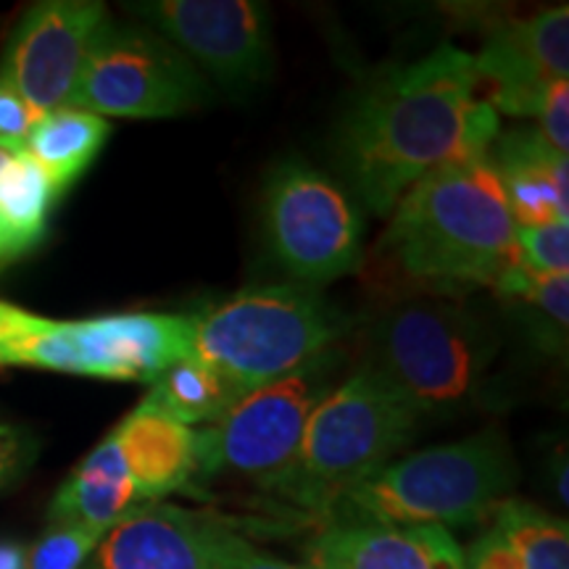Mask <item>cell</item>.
<instances>
[{"label":"cell","mask_w":569,"mask_h":569,"mask_svg":"<svg viewBox=\"0 0 569 569\" xmlns=\"http://www.w3.org/2000/svg\"><path fill=\"white\" fill-rule=\"evenodd\" d=\"M478 92L472 53L451 42L377 77L338 134L340 167L359 201L390 217L422 177L490 159L501 117Z\"/></svg>","instance_id":"obj_1"},{"label":"cell","mask_w":569,"mask_h":569,"mask_svg":"<svg viewBox=\"0 0 569 569\" xmlns=\"http://www.w3.org/2000/svg\"><path fill=\"white\" fill-rule=\"evenodd\" d=\"M522 256L493 161L451 163L427 174L390 211L375 264L401 296L457 298L493 288Z\"/></svg>","instance_id":"obj_2"},{"label":"cell","mask_w":569,"mask_h":569,"mask_svg":"<svg viewBox=\"0 0 569 569\" xmlns=\"http://www.w3.org/2000/svg\"><path fill=\"white\" fill-rule=\"evenodd\" d=\"M519 480L501 430L393 459L348 490L325 525H438L467 528L490 519Z\"/></svg>","instance_id":"obj_3"},{"label":"cell","mask_w":569,"mask_h":569,"mask_svg":"<svg viewBox=\"0 0 569 569\" xmlns=\"http://www.w3.org/2000/svg\"><path fill=\"white\" fill-rule=\"evenodd\" d=\"M417 425V411L380 375L356 367L311 411L293 459L267 493L327 519L348 490L393 461Z\"/></svg>","instance_id":"obj_4"},{"label":"cell","mask_w":569,"mask_h":569,"mask_svg":"<svg viewBox=\"0 0 569 569\" xmlns=\"http://www.w3.org/2000/svg\"><path fill=\"white\" fill-rule=\"evenodd\" d=\"M498 353L496 330L446 296H401L367 327L365 367L417 417L475 407Z\"/></svg>","instance_id":"obj_5"},{"label":"cell","mask_w":569,"mask_h":569,"mask_svg":"<svg viewBox=\"0 0 569 569\" xmlns=\"http://www.w3.org/2000/svg\"><path fill=\"white\" fill-rule=\"evenodd\" d=\"M348 319L309 284H261L193 315L190 359L243 393L336 351Z\"/></svg>","instance_id":"obj_6"},{"label":"cell","mask_w":569,"mask_h":569,"mask_svg":"<svg viewBox=\"0 0 569 569\" xmlns=\"http://www.w3.org/2000/svg\"><path fill=\"white\" fill-rule=\"evenodd\" d=\"M193 472L196 430L169 415L148 390L63 480L48 522L109 530L130 511L180 493Z\"/></svg>","instance_id":"obj_7"},{"label":"cell","mask_w":569,"mask_h":569,"mask_svg":"<svg viewBox=\"0 0 569 569\" xmlns=\"http://www.w3.org/2000/svg\"><path fill=\"white\" fill-rule=\"evenodd\" d=\"M338 372L340 356L330 351L298 372L240 396L224 417L196 430L190 482L240 478L267 490L293 459L311 411L340 382Z\"/></svg>","instance_id":"obj_8"},{"label":"cell","mask_w":569,"mask_h":569,"mask_svg":"<svg viewBox=\"0 0 569 569\" xmlns=\"http://www.w3.org/2000/svg\"><path fill=\"white\" fill-rule=\"evenodd\" d=\"M269 251L309 288L361 272L365 213L343 184L306 161H282L264 188Z\"/></svg>","instance_id":"obj_9"},{"label":"cell","mask_w":569,"mask_h":569,"mask_svg":"<svg viewBox=\"0 0 569 569\" xmlns=\"http://www.w3.org/2000/svg\"><path fill=\"white\" fill-rule=\"evenodd\" d=\"M193 315H113L53 322L38 336L0 346V367H32L98 380L153 382L188 359Z\"/></svg>","instance_id":"obj_10"},{"label":"cell","mask_w":569,"mask_h":569,"mask_svg":"<svg viewBox=\"0 0 569 569\" xmlns=\"http://www.w3.org/2000/svg\"><path fill=\"white\" fill-rule=\"evenodd\" d=\"M211 92L196 63L151 27L109 21L69 106L103 119H172L201 109Z\"/></svg>","instance_id":"obj_11"},{"label":"cell","mask_w":569,"mask_h":569,"mask_svg":"<svg viewBox=\"0 0 569 569\" xmlns=\"http://www.w3.org/2000/svg\"><path fill=\"white\" fill-rule=\"evenodd\" d=\"M132 13L227 92H248L272 71V17L256 0H148Z\"/></svg>","instance_id":"obj_12"},{"label":"cell","mask_w":569,"mask_h":569,"mask_svg":"<svg viewBox=\"0 0 569 569\" xmlns=\"http://www.w3.org/2000/svg\"><path fill=\"white\" fill-rule=\"evenodd\" d=\"M111 17L96 0H46L13 30L0 74L38 119L71 103L92 42Z\"/></svg>","instance_id":"obj_13"},{"label":"cell","mask_w":569,"mask_h":569,"mask_svg":"<svg viewBox=\"0 0 569 569\" xmlns=\"http://www.w3.org/2000/svg\"><path fill=\"white\" fill-rule=\"evenodd\" d=\"M486 101L509 117H536L551 84L569 71L567 6L507 19L490 27L480 53L472 56Z\"/></svg>","instance_id":"obj_14"},{"label":"cell","mask_w":569,"mask_h":569,"mask_svg":"<svg viewBox=\"0 0 569 569\" xmlns=\"http://www.w3.org/2000/svg\"><path fill=\"white\" fill-rule=\"evenodd\" d=\"M230 530L203 511L148 503L111 525L82 569H211Z\"/></svg>","instance_id":"obj_15"},{"label":"cell","mask_w":569,"mask_h":569,"mask_svg":"<svg viewBox=\"0 0 569 569\" xmlns=\"http://www.w3.org/2000/svg\"><path fill=\"white\" fill-rule=\"evenodd\" d=\"M306 569H465V549L438 525H325Z\"/></svg>","instance_id":"obj_16"},{"label":"cell","mask_w":569,"mask_h":569,"mask_svg":"<svg viewBox=\"0 0 569 569\" xmlns=\"http://www.w3.org/2000/svg\"><path fill=\"white\" fill-rule=\"evenodd\" d=\"M517 227L567 222L569 169L567 156L540 138L538 127H519L496 140L490 151Z\"/></svg>","instance_id":"obj_17"},{"label":"cell","mask_w":569,"mask_h":569,"mask_svg":"<svg viewBox=\"0 0 569 569\" xmlns=\"http://www.w3.org/2000/svg\"><path fill=\"white\" fill-rule=\"evenodd\" d=\"M465 569H569L567 519L507 498L465 551Z\"/></svg>","instance_id":"obj_18"},{"label":"cell","mask_w":569,"mask_h":569,"mask_svg":"<svg viewBox=\"0 0 569 569\" xmlns=\"http://www.w3.org/2000/svg\"><path fill=\"white\" fill-rule=\"evenodd\" d=\"M109 138V119L77 109V106H63L32 124L24 156L46 174L59 198L88 172Z\"/></svg>","instance_id":"obj_19"},{"label":"cell","mask_w":569,"mask_h":569,"mask_svg":"<svg viewBox=\"0 0 569 569\" xmlns=\"http://www.w3.org/2000/svg\"><path fill=\"white\" fill-rule=\"evenodd\" d=\"M151 393L167 407L169 415L196 430V425L206 427L224 417L243 396V390L188 356V359L174 361L153 382Z\"/></svg>","instance_id":"obj_20"},{"label":"cell","mask_w":569,"mask_h":569,"mask_svg":"<svg viewBox=\"0 0 569 569\" xmlns=\"http://www.w3.org/2000/svg\"><path fill=\"white\" fill-rule=\"evenodd\" d=\"M496 293L522 306L525 322H528L532 338L543 351H565L569 322L567 274H536L525 267V261H519L496 284Z\"/></svg>","instance_id":"obj_21"},{"label":"cell","mask_w":569,"mask_h":569,"mask_svg":"<svg viewBox=\"0 0 569 569\" xmlns=\"http://www.w3.org/2000/svg\"><path fill=\"white\" fill-rule=\"evenodd\" d=\"M56 203V193L46 174L27 156H13L0 174V222L9 230L19 253H30L46 238L48 217Z\"/></svg>","instance_id":"obj_22"},{"label":"cell","mask_w":569,"mask_h":569,"mask_svg":"<svg viewBox=\"0 0 569 569\" xmlns=\"http://www.w3.org/2000/svg\"><path fill=\"white\" fill-rule=\"evenodd\" d=\"M106 528L88 525H51L32 549H27L24 569H82L103 538Z\"/></svg>","instance_id":"obj_23"},{"label":"cell","mask_w":569,"mask_h":569,"mask_svg":"<svg viewBox=\"0 0 569 569\" xmlns=\"http://www.w3.org/2000/svg\"><path fill=\"white\" fill-rule=\"evenodd\" d=\"M517 248L525 267L536 274H567L569 222L517 227Z\"/></svg>","instance_id":"obj_24"},{"label":"cell","mask_w":569,"mask_h":569,"mask_svg":"<svg viewBox=\"0 0 569 569\" xmlns=\"http://www.w3.org/2000/svg\"><path fill=\"white\" fill-rule=\"evenodd\" d=\"M32 124L34 117L21 101L17 88L0 74V148L13 156H24Z\"/></svg>","instance_id":"obj_25"},{"label":"cell","mask_w":569,"mask_h":569,"mask_svg":"<svg viewBox=\"0 0 569 569\" xmlns=\"http://www.w3.org/2000/svg\"><path fill=\"white\" fill-rule=\"evenodd\" d=\"M211 569H306L303 565H290V561L277 559L274 553L261 551L251 540L230 530L213 557Z\"/></svg>","instance_id":"obj_26"},{"label":"cell","mask_w":569,"mask_h":569,"mask_svg":"<svg viewBox=\"0 0 569 569\" xmlns=\"http://www.w3.org/2000/svg\"><path fill=\"white\" fill-rule=\"evenodd\" d=\"M540 122L538 132L553 151L567 156L569 151V88L567 80L551 84L549 92H546L543 103L536 113Z\"/></svg>","instance_id":"obj_27"},{"label":"cell","mask_w":569,"mask_h":569,"mask_svg":"<svg viewBox=\"0 0 569 569\" xmlns=\"http://www.w3.org/2000/svg\"><path fill=\"white\" fill-rule=\"evenodd\" d=\"M34 459V443L30 432L21 427L0 422V490L24 475Z\"/></svg>","instance_id":"obj_28"},{"label":"cell","mask_w":569,"mask_h":569,"mask_svg":"<svg viewBox=\"0 0 569 569\" xmlns=\"http://www.w3.org/2000/svg\"><path fill=\"white\" fill-rule=\"evenodd\" d=\"M53 319L38 317L32 311L19 309V306L0 301V346H9L13 340L38 336V332L48 330Z\"/></svg>","instance_id":"obj_29"},{"label":"cell","mask_w":569,"mask_h":569,"mask_svg":"<svg viewBox=\"0 0 569 569\" xmlns=\"http://www.w3.org/2000/svg\"><path fill=\"white\" fill-rule=\"evenodd\" d=\"M27 567V546L17 540H0V569H24Z\"/></svg>","instance_id":"obj_30"},{"label":"cell","mask_w":569,"mask_h":569,"mask_svg":"<svg viewBox=\"0 0 569 569\" xmlns=\"http://www.w3.org/2000/svg\"><path fill=\"white\" fill-rule=\"evenodd\" d=\"M13 161V153H9V151H3V148H0V174L6 172V169H9V163Z\"/></svg>","instance_id":"obj_31"}]
</instances>
